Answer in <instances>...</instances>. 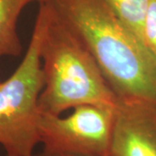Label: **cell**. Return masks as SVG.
Listing matches in <instances>:
<instances>
[{
    "label": "cell",
    "instance_id": "1",
    "mask_svg": "<svg viewBox=\"0 0 156 156\" xmlns=\"http://www.w3.org/2000/svg\"><path fill=\"white\" fill-rule=\"evenodd\" d=\"M117 96L156 101V58L104 0H54Z\"/></svg>",
    "mask_w": 156,
    "mask_h": 156
},
{
    "label": "cell",
    "instance_id": "2",
    "mask_svg": "<svg viewBox=\"0 0 156 156\" xmlns=\"http://www.w3.org/2000/svg\"><path fill=\"white\" fill-rule=\"evenodd\" d=\"M40 46L44 85L38 105L42 114L61 115L83 104L115 107L118 96L93 56L53 1L40 4Z\"/></svg>",
    "mask_w": 156,
    "mask_h": 156
},
{
    "label": "cell",
    "instance_id": "3",
    "mask_svg": "<svg viewBox=\"0 0 156 156\" xmlns=\"http://www.w3.org/2000/svg\"><path fill=\"white\" fill-rule=\"evenodd\" d=\"M43 27L37 13L22 62L10 77L0 81V145L7 155L33 156L40 143L38 100L44 85L40 56Z\"/></svg>",
    "mask_w": 156,
    "mask_h": 156
},
{
    "label": "cell",
    "instance_id": "4",
    "mask_svg": "<svg viewBox=\"0 0 156 156\" xmlns=\"http://www.w3.org/2000/svg\"><path fill=\"white\" fill-rule=\"evenodd\" d=\"M115 107L83 104L66 117L42 114L39 120L43 150L80 156H109Z\"/></svg>",
    "mask_w": 156,
    "mask_h": 156
},
{
    "label": "cell",
    "instance_id": "5",
    "mask_svg": "<svg viewBox=\"0 0 156 156\" xmlns=\"http://www.w3.org/2000/svg\"><path fill=\"white\" fill-rule=\"evenodd\" d=\"M109 156H156V101L118 96Z\"/></svg>",
    "mask_w": 156,
    "mask_h": 156
},
{
    "label": "cell",
    "instance_id": "6",
    "mask_svg": "<svg viewBox=\"0 0 156 156\" xmlns=\"http://www.w3.org/2000/svg\"><path fill=\"white\" fill-rule=\"evenodd\" d=\"M30 2L32 0H0V59L22 53L17 24L23 8Z\"/></svg>",
    "mask_w": 156,
    "mask_h": 156
},
{
    "label": "cell",
    "instance_id": "7",
    "mask_svg": "<svg viewBox=\"0 0 156 156\" xmlns=\"http://www.w3.org/2000/svg\"><path fill=\"white\" fill-rule=\"evenodd\" d=\"M144 44V23L150 0H104Z\"/></svg>",
    "mask_w": 156,
    "mask_h": 156
},
{
    "label": "cell",
    "instance_id": "8",
    "mask_svg": "<svg viewBox=\"0 0 156 156\" xmlns=\"http://www.w3.org/2000/svg\"><path fill=\"white\" fill-rule=\"evenodd\" d=\"M144 41L156 58V0H150L144 23Z\"/></svg>",
    "mask_w": 156,
    "mask_h": 156
},
{
    "label": "cell",
    "instance_id": "9",
    "mask_svg": "<svg viewBox=\"0 0 156 156\" xmlns=\"http://www.w3.org/2000/svg\"><path fill=\"white\" fill-rule=\"evenodd\" d=\"M33 156H80V155H72V154H56V153H50L47 151L43 150L41 153Z\"/></svg>",
    "mask_w": 156,
    "mask_h": 156
},
{
    "label": "cell",
    "instance_id": "10",
    "mask_svg": "<svg viewBox=\"0 0 156 156\" xmlns=\"http://www.w3.org/2000/svg\"><path fill=\"white\" fill-rule=\"evenodd\" d=\"M34 2H38L39 4H43V3H46V2H50V1H54V0H32Z\"/></svg>",
    "mask_w": 156,
    "mask_h": 156
},
{
    "label": "cell",
    "instance_id": "11",
    "mask_svg": "<svg viewBox=\"0 0 156 156\" xmlns=\"http://www.w3.org/2000/svg\"><path fill=\"white\" fill-rule=\"evenodd\" d=\"M6 156H11V155H7V154H6Z\"/></svg>",
    "mask_w": 156,
    "mask_h": 156
}]
</instances>
